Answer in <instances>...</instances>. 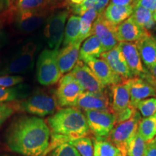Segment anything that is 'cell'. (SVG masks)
Listing matches in <instances>:
<instances>
[{"instance_id": "obj_5", "label": "cell", "mask_w": 156, "mask_h": 156, "mask_svg": "<svg viewBox=\"0 0 156 156\" xmlns=\"http://www.w3.org/2000/svg\"><path fill=\"white\" fill-rule=\"evenodd\" d=\"M141 119V114L136 110L129 119L116 124L108 135V139L116 146L122 156H128L129 145L137 133Z\"/></svg>"}, {"instance_id": "obj_50", "label": "cell", "mask_w": 156, "mask_h": 156, "mask_svg": "<svg viewBox=\"0 0 156 156\" xmlns=\"http://www.w3.org/2000/svg\"><path fill=\"white\" fill-rule=\"evenodd\" d=\"M119 156H122V155H121V154H120V155H119Z\"/></svg>"}, {"instance_id": "obj_25", "label": "cell", "mask_w": 156, "mask_h": 156, "mask_svg": "<svg viewBox=\"0 0 156 156\" xmlns=\"http://www.w3.org/2000/svg\"><path fill=\"white\" fill-rule=\"evenodd\" d=\"M131 17L136 24L147 31L155 28L156 25L153 12L148 10L141 6H134Z\"/></svg>"}, {"instance_id": "obj_44", "label": "cell", "mask_w": 156, "mask_h": 156, "mask_svg": "<svg viewBox=\"0 0 156 156\" xmlns=\"http://www.w3.org/2000/svg\"><path fill=\"white\" fill-rule=\"evenodd\" d=\"M47 1H48V2H49L50 4H51L52 2H55L58 1V0H47Z\"/></svg>"}, {"instance_id": "obj_28", "label": "cell", "mask_w": 156, "mask_h": 156, "mask_svg": "<svg viewBox=\"0 0 156 156\" xmlns=\"http://www.w3.org/2000/svg\"><path fill=\"white\" fill-rule=\"evenodd\" d=\"M93 156H119V151L108 137L95 136Z\"/></svg>"}, {"instance_id": "obj_35", "label": "cell", "mask_w": 156, "mask_h": 156, "mask_svg": "<svg viewBox=\"0 0 156 156\" xmlns=\"http://www.w3.org/2000/svg\"><path fill=\"white\" fill-rule=\"evenodd\" d=\"M47 156H81L69 142H64L54 148Z\"/></svg>"}, {"instance_id": "obj_3", "label": "cell", "mask_w": 156, "mask_h": 156, "mask_svg": "<svg viewBox=\"0 0 156 156\" xmlns=\"http://www.w3.org/2000/svg\"><path fill=\"white\" fill-rule=\"evenodd\" d=\"M37 44L28 41L6 60L0 68V76L26 74L33 69Z\"/></svg>"}, {"instance_id": "obj_30", "label": "cell", "mask_w": 156, "mask_h": 156, "mask_svg": "<svg viewBox=\"0 0 156 156\" xmlns=\"http://www.w3.org/2000/svg\"><path fill=\"white\" fill-rule=\"evenodd\" d=\"M137 132L146 142L154 140L156 136V114L142 119L139 124Z\"/></svg>"}, {"instance_id": "obj_20", "label": "cell", "mask_w": 156, "mask_h": 156, "mask_svg": "<svg viewBox=\"0 0 156 156\" xmlns=\"http://www.w3.org/2000/svg\"><path fill=\"white\" fill-rule=\"evenodd\" d=\"M81 44V41H77L74 44L64 46L58 51L57 62L62 75L72 71L75 67L79 60Z\"/></svg>"}, {"instance_id": "obj_36", "label": "cell", "mask_w": 156, "mask_h": 156, "mask_svg": "<svg viewBox=\"0 0 156 156\" xmlns=\"http://www.w3.org/2000/svg\"><path fill=\"white\" fill-rule=\"evenodd\" d=\"M17 110L15 103H0V126Z\"/></svg>"}, {"instance_id": "obj_23", "label": "cell", "mask_w": 156, "mask_h": 156, "mask_svg": "<svg viewBox=\"0 0 156 156\" xmlns=\"http://www.w3.org/2000/svg\"><path fill=\"white\" fill-rule=\"evenodd\" d=\"M103 52H105L100 41L94 35L84 41L80 49L79 60L85 62L87 60L93 58H99Z\"/></svg>"}, {"instance_id": "obj_42", "label": "cell", "mask_w": 156, "mask_h": 156, "mask_svg": "<svg viewBox=\"0 0 156 156\" xmlns=\"http://www.w3.org/2000/svg\"><path fill=\"white\" fill-rule=\"evenodd\" d=\"M12 4V0H0V12L9 9Z\"/></svg>"}, {"instance_id": "obj_47", "label": "cell", "mask_w": 156, "mask_h": 156, "mask_svg": "<svg viewBox=\"0 0 156 156\" xmlns=\"http://www.w3.org/2000/svg\"><path fill=\"white\" fill-rule=\"evenodd\" d=\"M15 0H12V3H13V2H15Z\"/></svg>"}, {"instance_id": "obj_15", "label": "cell", "mask_w": 156, "mask_h": 156, "mask_svg": "<svg viewBox=\"0 0 156 156\" xmlns=\"http://www.w3.org/2000/svg\"><path fill=\"white\" fill-rule=\"evenodd\" d=\"M118 46L133 77H139L143 79L147 73V69L143 65L135 43L119 42Z\"/></svg>"}, {"instance_id": "obj_45", "label": "cell", "mask_w": 156, "mask_h": 156, "mask_svg": "<svg viewBox=\"0 0 156 156\" xmlns=\"http://www.w3.org/2000/svg\"><path fill=\"white\" fill-rule=\"evenodd\" d=\"M153 17H154V20L156 21V10L153 12Z\"/></svg>"}, {"instance_id": "obj_21", "label": "cell", "mask_w": 156, "mask_h": 156, "mask_svg": "<svg viewBox=\"0 0 156 156\" xmlns=\"http://www.w3.org/2000/svg\"><path fill=\"white\" fill-rule=\"evenodd\" d=\"M135 44L146 69L152 67L156 62V36L147 32Z\"/></svg>"}, {"instance_id": "obj_9", "label": "cell", "mask_w": 156, "mask_h": 156, "mask_svg": "<svg viewBox=\"0 0 156 156\" xmlns=\"http://www.w3.org/2000/svg\"><path fill=\"white\" fill-rule=\"evenodd\" d=\"M85 92L71 74L61 77L56 92V99L60 107H75L79 98Z\"/></svg>"}, {"instance_id": "obj_43", "label": "cell", "mask_w": 156, "mask_h": 156, "mask_svg": "<svg viewBox=\"0 0 156 156\" xmlns=\"http://www.w3.org/2000/svg\"><path fill=\"white\" fill-rule=\"evenodd\" d=\"M84 1H85V0H68V2H69L70 5H80V4L83 2Z\"/></svg>"}, {"instance_id": "obj_18", "label": "cell", "mask_w": 156, "mask_h": 156, "mask_svg": "<svg viewBox=\"0 0 156 156\" xmlns=\"http://www.w3.org/2000/svg\"><path fill=\"white\" fill-rule=\"evenodd\" d=\"M100 57L104 60L113 71L119 75L123 80H125L133 77V75L129 69L125 58L118 46L112 50L103 52Z\"/></svg>"}, {"instance_id": "obj_40", "label": "cell", "mask_w": 156, "mask_h": 156, "mask_svg": "<svg viewBox=\"0 0 156 156\" xmlns=\"http://www.w3.org/2000/svg\"><path fill=\"white\" fill-rule=\"evenodd\" d=\"M143 156H156V142L155 140L147 142Z\"/></svg>"}, {"instance_id": "obj_37", "label": "cell", "mask_w": 156, "mask_h": 156, "mask_svg": "<svg viewBox=\"0 0 156 156\" xmlns=\"http://www.w3.org/2000/svg\"><path fill=\"white\" fill-rule=\"evenodd\" d=\"M23 77L20 75L0 76V87H11L18 85L23 81Z\"/></svg>"}, {"instance_id": "obj_2", "label": "cell", "mask_w": 156, "mask_h": 156, "mask_svg": "<svg viewBox=\"0 0 156 156\" xmlns=\"http://www.w3.org/2000/svg\"><path fill=\"white\" fill-rule=\"evenodd\" d=\"M52 134L67 136L70 140L85 137L90 129L85 115L74 107L62 108L48 119Z\"/></svg>"}, {"instance_id": "obj_13", "label": "cell", "mask_w": 156, "mask_h": 156, "mask_svg": "<svg viewBox=\"0 0 156 156\" xmlns=\"http://www.w3.org/2000/svg\"><path fill=\"white\" fill-rule=\"evenodd\" d=\"M48 9L38 11H16L15 26L22 33H31L41 27L48 17Z\"/></svg>"}, {"instance_id": "obj_17", "label": "cell", "mask_w": 156, "mask_h": 156, "mask_svg": "<svg viewBox=\"0 0 156 156\" xmlns=\"http://www.w3.org/2000/svg\"><path fill=\"white\" fill-rule=\"evenodd\" d=\"M76 107L85 111L95 110L111 112V102L106 92H84L78 99Z\"/></svg>"}, {"instance_id": "obj_7", "label": "cell", "mask_w": 156, "mask_h": 156, "mask_svg": "<svg viewBox=\"0 0 156 156\" xmlns=\"http://www.w3.org/2000/svg\"><path fill=\"white\" fill-rule=\"evenodd\" d=\"M17 109L37 117H44L55 114L57 107L56 99L44 92L36 93L20 103H15Z\"/></svg>"}, {"instance_id": "obj_1", "label": "cell", "mask_w": 156, "mask_h": 156, "mask_svg": "<svg viewBox=\"0 0 156 156\" xmlns=\"http://www.w3.org/2000/svg\"><path fill=\"white\" fill-rule=\"evenodd\" d=\"M50 129L42 119L23 116L12 124L7 134V145L24 156H40L49 146Z\"/></svg>"}, {"instance_id": "obj_29", "label": "cell", "mask_w": 156, "mask_h": 156, "mask_svg": "<svg viewBox=\"0 0 156 156\" xmlns=\"http://www.w3.org/2000/svg\"><path fill=\"white\" fill-rule=\"evenodd\" d=\"M109 2L110 0H85L80 5H70V7L72 11L77 15H82L85 12L90 9L103 13Z\"/></svg>"}, {"instance_id": "obj_31", "label": "cell", "mask_w": 156, "mask_h": 156, "mask_svg": "<svg viewBox=\"0 0 156 156\" xmlns=\"http://www.w3.org/2000/svg\"><path fill=\"white\" fill-rule=\"evenodd\" d=\"M69 142L77 150L81 156H93L94 148L90 138L85 136L72 140Z\"/></svg>"}, {"instance_id": "obj_48", "label": "cell", "mask_w": 156, "mask_h": 156, "mask_svg": "<svg viewBox=\"0 0 156 156\" xmlns=\"http://www.w3.org/2000/svg\"><path fill=\"white\" fill-rule=\"evenodd\" d=\"M155 31H156V25H155Z\"/></svg>"}, {"instance_id": "obj_38", "label": "cell", "mask_w": 156, "mask_h": 156, "mask_svg": "<svg viewBox=\"0 0 156 156\" xmlns=\"http://www.w3.org/2000/svg\"><path fill=\"white\" fill-rule=\"evenodd\" d=\"M143 79L151 84L156 91V62L152 67L147 69V73Z\"/></svg>"}, {"instance_id": "obj_41", "label": "cell", "mask_w": 156, "mask_h": 156, "mask_svg": "<svg viewBox=\"0 0 156 156\" xmlns=\"http://www.w3.org/2000/svg\"><path fill=\"white\" fill-rule=\"evenodd\" d=\"M134 0H110V4L119 6L133 5Z\"/></svg>"}, {"instance_id": "obj_46", "label": "cell", "mask_w": 156, "mask_h": 156, "mask_svg": "<svg viewBox=\"0 0 156 156\" xmlns=\"http://www.w3.org/2000/svg\"><path fill=\"white\" fill-rule=\"evenodd\" d=\"M138 1V0H134V3H133V6L134 5H135V3L136 2H137Z\"/></svg>"}, {"instance_id": "obj_32", "label": "cell", "mask_w": 156, "mask_h": 156, "mask_svg": "<svg viewBox=\"0 0 156 156\" xmlns=\"http://www.w3.org/2000/svg\"><path fill=\"white\" fill-rule=\"evenodd\" d=\"M49 4L47 0H17V10L27 12L47 9Z\"/></svg>"}, {"instance_id": "obj_10", "label": "cell", "mask_w": 156, "mask_h": 156, "mask_svg": "<svg viewBox=\"0 0 156 156\" xmlns=\"http://www.w3.org/2000/svg\"><path fill=\"white\" fill-rule=\"evenodd\" d=\"M90 131L95 136L108 137L116 125L115 118L111 112L101 111H85Z\"/></svg>"}, {"instance_id": "obj_19", "label": "cell", "mask_w": 156, "mask_h": 156, "mask_svg": "<svg viewBox=\"0 0 156 156\" xmlns=\"http://www.w3.org/2000/svg\"><path fill=\"white\" fill-rule=\"evenodd\" d=\"M147 32L149 31L141 28L131 17L116 26V37L119 43L136 42Z\"/></svg>"}, {"instance_id": "obj_33", "label": "cell", "mask_w": 156, "mask_h": 156, "mask_svg": "<svg viewBox=\"0 0 156 156\" xmlns=\"http://www.w3.org/2000/svg\"><path fill=\"white\" fill-rule=\"evenodd\" d=\"M147 142L140 136V134L136 133L130 142L128 147V156H143Z\"/></svg>"}, {"instance_id": "obj_27", "label": "cell", "mask_w": 156, "mask_h": 156, "mask_svg": "<svg viewBox=\"0 0 156 156\" xmlns=\"http://www.w3.org/2000/svg\"><path fill=\"white\" fill-rule=\"evenodd\" d=\"M28 93V87L18 85L11 87H0V103H10L23 99Z\"/></svg>"}, {"instance_id": "obj_24", "label": "cell", "mask_w": 156, "mask_h": 156, "mask_svg": "<svg viewBox=\"0 0 156 156\" xmlns=\"http://www.w3.org/2000/svg\"><path fill=\"white\" fill-rule=\"evenodd\" d=\"M80 16L78 15H71L68 19L65 29L63 39V46H67L74 44L80 41Z\"/></svg>"}, {"instance_id": "obj_22", "label": "cell", "mask_w": 156, "mask_h": 156, "mask_svg": "<svg viewBox=\"0 0 156 156\" xmlns=\"http://www.w3.org/2000/svg\"><path fill=\"white\" fill-rule=\"evenodd\" d=\"M133 9V5L119 6L110 4L103 12V16L109 23L117 26L131 17Z\"/></svg>"}, {"instance_id": "obj_8", "label": "cell", "mask_w": 156, "mask_h": 156, "mask_svg": "<svg viewBox=\"0 0 156 156\" xmlns=\"http://www.w3.org/2000/svg\"><path fill=\"white\" fill-rule=\"evenodd\" d=\"M68 16L69 11L64 9L49 15L46 20L44 34L49 49L58 50L63 42L65 24Z\"/></svg>"}, {"instance_id": "obj_16", "label": "cell", "mask_w": 156, "mask_h": 156, "mask_svg": "<svg viewBox=\"0 0 156 156\" xmlns=\"http://www.w3.org/2000/svg\"><path fill=\"white\" fill-rule=\"evenodd\" d=\"M125 82L129 90L130 103L134 108L140 101L149 97L156 96V91L154 87L141 77H133L125 80Z\"/></svg>"}, {"instance_id": "obj_26", "label": "cell", "mask_w": 156, "mask_h": 156, "mask_svg": "<svg viewBox=\"0 0 156 156\" xmlns=\"http://www.w3.org/2000/svg\"><path fill=\"white\" fill-rule=\"evenodd\" d=\"M102 13L90 9L87 10L80 15V41L83 42L84 40L88 38L92 35V28L93 23L95 22L97 17Z\"/></svg>"}, {"instance_id": "obj_34", "label": "cell", "mask_w": 156, "mask_h": 156, "mask_svg": "<svg viewBox=\"0 0 156 156\" xmlns=\"http://www.w3.org/2000/svg\"><path fill=\"white\" fill-rule=\"evenodd\" d=\"M135 108L143 118L153 116L156 114V98H149L140 101Z\"/></svg>"}, {"instance_id": "obj_4", "label": "cell", "mask_w": 156, "mask_h": 156, "mask_svg": "<svg viewBox=\"0 0 156 156\" xmlns=\"http://www.w3.org/2000/svg\"><path fill=\"white\" fill-rule=\"evenodd\" d=\"M59 50L44 49L38 56L36 64L37 80L41 85L50 86L61 79L57 56Z\"/></svg>"}, {"instance_id": "obj_11", "label": "cell", "mask_w": 156, "mask_h": 156, "mask_svg": "<svg viewBox=\"0 0 156 156\" xmlns=\"http://www.w3.org/2000/svg\"><path fill=\"white\" fill-rule=\"evenodd\" d=\"M92 35L98 38L105 51L113 49L119 44L116 26L109 23L103 16V13L99 15L93 23Z\"/></svg>"}, {"instance_id": "obj_49", "label": "cell", "mask_w": 156, "mask_h": 156, "mask_svg": "<svg viewBox=\"0 0 156 156\" xmlns=\"http://www.w3.org/2000/svg\"><path fill=\"white\" fill-rule=\"evenodd\" d=\"M154 140H155V141L156 142V137H155V139H154Z\"/></svg>"}, {"instance_id": "obj_6", "label": "cell", "mask_w": 156, "mask_h": 156, "mask_svg": "<svg viewBox=\"0 0 156 156\" xmlns=\"http://www.w3.org/2000/svg\"><path fill=\"white\" fill-rule=\"evenodd\" d=\"M112 103L111 112L114 115L116 124L129 119L136 109L131 105L129 87L125 80L112 85ZM115 125V126H116Z\"/></svg>"}, {"instance_id": "obj_39", "label": "cell", "mask_w": 156, "mask_h": 156, "mask_svg": "<svg viewBox=\"0 0 156 156\" xmlns=\"http://www.w3.org/2000/svg\"><path fill=\"white\" fill-rule=\"evenodd\" d=\"M141 6L154 12L156 10V0H138L134 6Z\"/></svg>"}, {"instance_id": "obj_14", "label": "cell", "mask_w": 156, "mask_h": 156, "mask_svg": "<svg viewBox=\"0 0 156 156\" xmlns=\"http://www.w3.org/2000/svg\"><path fill=\"white\" fill-rule=\"evenodd\" d=\"M85 63L88 66L97 79L105 87L116 85L124 80L119 75L115 73L108 64L102 58H90L87 60Z\"/></svg>"}, {"instance_id": "obj_12", "label": "cell", "mask_w": 156, "mask_h": 156, "mask_svg": "<svg viewBox=\"0 0 156 156\" xmlns=\"http://www.w3.org/2000/svg\"><path fill=\"white\" fill-rule=\"evenodd\" d=\"M69 73L86 92H106V87L97 79L88 66L83 61L78 60Z\"/></svg>"}]
</instances>
